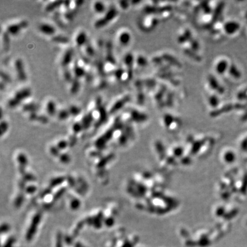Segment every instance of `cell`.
Masks as SVG:
<instances>
[{
  "mask_svg": "<svg viewBox=\"0 0 247 247\" xmlns=\"http://www.w3.org/2000/svg\"><path fill=\"white\" fill-rule=\"evenodd\" d=\"M29 118L32 120H35V121H38L40 122H47V117L46 116L44 115H40L37 114V113H31L29 116Z\"/></svg>",
  "mask_w": 247,
  "mask_h": 247,
  "instance_id": "603a6c76",
  "label": "cell"
},
{
  "mask_svg": "<svg viewBox=\"0 0 247 247\" xmlns=\"http://www.w3.org/2000/svg\"><path fill=\"white\" fill-rule=\"evenodd\" d=\"M38 30L42 34L52 37L56 35V28L53 25L47 22H44L38 26Z\"/></svg>",
  "mask_w": 247,
  "mask_h": 247,
  "instance_id": "8992f818",
  "label": "cell"
},
{
  "mask_svg": "<svg viewBox=\"0 0 247 247\" xmlns=\"http://www.w3.org/2000/svg\"><path fill=\"white\" fill-rule=\"evenodd\" d=\"M29 27V22L26 20L20 21L16 23L9 25L7 27L6 32L9 36H16L24 29Z\"/></svg>",
  "mask_w": 247,
  "mask_h": 247,
  "instance_id": "3957f363",
  "label": "cell"
},
{
  "mask_svg": "<svg viewBox=\"0 0 247 247\" xmlns=\"http://www.w3.org/2000/svg\"><path fill=\"white\" fill-rule=\"evenodd\" d=\"M63 77L65 81L69 84H71L75 78L73 72L68 68H63Z\"/></svg>",
  "mask_w": 247,
  "mask_h": 247,
  "instance_id": "ffe728a7",
  "label": "cell"
},
{
  "mask_svg": "<svg viewBox=\"0 0 247 247\" xmlns=\"http://www.w3.org/2000/svg\"><path fill=\"white\" fill-rule=\"evenodd\" d=\"M93 10L97 14H104L107 11L105 3L102 1H96L93 5Z\"/></svg>",
  "mask_w": 247,
  "mask_h": 247,
  "instance_id": "ac0fdd59",
  "label": "cell"
},
{
  "mask_svg": "<svg viewBox=\"0 0 247 247\" xmlns=\"http://www.w3.org/2000/svg\"><path fill=\"white\" fill-rule=\"evenodd\" d=\"M72 2V1H64V3H63V6L62 7H64L65 9H66L67 10L70 9Z\"/></svg>",
  "mask_w": 247,
  "mask_h": 247,
  "instance_id": "d6a6232c",
  "label": "cell"
},
{
  "mask_svg": "<svg viewBox=\"0 0 247 247\" xmlns=\"http://www.w3.org/2000/svg\"><path fill=\"white\" fill-rule=\"evenodd\" d=\"M84 3V1H80V0H78V1H76L74 2V5L76 8H79L80 7H82L83 5V4Z\"/></svg>",
  "mask_w": 247,
  "mask_h": 247,
  "instance_id": "1f68e13d",
  "label": "cell"
},
{
  "mask_svg": "<svg viewBox=\"0 0 247 247\" xmlns=\"http://www.w3.org/2000/svg\"><path fill=\"white\" fill-rule=\"evenodd\" d=\"M1 78L2 79V82L4 83H11L12 82V78L10 77L9 75L7 73L2 71L1 72Z\"/></svg>",
  "mask_w": 247,
  "mask_h": 247,
  "instance_id": "83f0119b",
  "label": "cell"
},
{
  "mask_svg": "<svg viewBox=\"0 0 247 247\" xmlns=\"http://www.w3.org/2000/svg\"><path fill=\"white\" fill-rule=\"evenodd\" d=\"M228 72L230 74L235 78H239L241 76V73L240 70L237 68L236 66L234 65L230 66Z\"/></svg>",
  "mask_w": 247,
  "mask_h": 247,
  "instance_id": "7402d4cb",
  "label": "cell"
},
{
  "mask_svg": "<svg viewBox=\"0 0 247 247\" xmlns=\"http://www.w3.org/2000/svg\"><path fill=\"white\" fill-rule=\"evenodd\" d=\"M68 111L69 112L70 115L73 116H78L82 112V109L79 107L78 105H71L68 108Z\"/></svg>",
  "mask_w": 247,
  "mask_h": 247,
  "instance_id": "cb8c5ba5",
  "label": "cell"
},
{
  "mask_svg": "<svg viewBox=\"0 0 247 247\" xmlns=\"http://www.w3.org/2000/svg\"><path fill=\"white\" fill-rule=\"evenodd\" d=\"M230 65L225 59H222L217 62L215 65V69L217 73L219 75H223L225 72L228 71Z\"/></svg>",
  "mask_w": 247,
  "mask_h": 247,
  "instance_id": "7c38bea8",
  "label": "cell"
},
{
  "mask_svg": "<svg viewBox=\"0 0 247 247\" xmlns=\"http://www.w3.org/2000/svg\"><path fill=\"white\" fill-rule=\"evenodd\" d=\"M119 3H120V6L121 7V8H122L123 10H124V9L125 10V9H128V7L129 6L128 2V1H120Z\"/></svg>",
  "mask_w": 247,
  "mask_h": 247,
  "instance_id": "4dcf8cb0",
  "label": "cell"
},
{
  "mask_svg": "<svg viewBox=\"0 0 247 247\" xmlns=\"http://www.w3.org/2000/svg\"><path fill=\"white\" fill-rule=\"evenodd\" d=\"M77 12L75 11V9H68L65 13L64 18L68 21H72L75 17L76 14Z\"/></svg>",
  "mask_w": 247,
  "mask_h": 247,
  "instance_id": "4316f807",
  "label": "cell"
},
{
  "mask_svg": "<svg viewBox=\"0 0 247 247\" xmlns=\"http://www.w3.org/2000/svg\"><path fill=\"white\" fill-rule=\"evenodd\" d=\"M57 105L56 102L53 100H49L46 104V111L47 114L50 116H54L57 113Z\"/></svg>",
  "mask_w": 247,
  "mask_h": 247,
  "instance_id": "2e32d148",
  "label": "cell"
},
{
  "mask_svg": "<svg viewBox=\"0 0 247 247\" xmlns=\"http://www.w3.org/2000/svg\"><path fill=\"white\" fill-rule=\"evenodd\" d=\"M119 14V11L115 7H110L104 15L96 21L94 27L96 29H100L106 27L114 20Z\"/></svg>",
  "mask_w": 247,
  "mask_h": 247,
  "instance_id": "7a4b0ae2",
  "label": "cell"
},
{
  "mask_svg": "<svg viewBox=\"0 0 247 247\" xmlns=\"http://www.w3.org/2000/svg\"><path fill=\"white\" fill-rule=\"evenodd\" d=\"M3 44H4V48L5 49H8L9 47H10V38H9V35L7 33V32H5L3 34Z\"/></svg>",
  "mask_w": 247,
  "mask_h": 247,
  "instance_id": "f546056e",
  "label": "cell"
},
{
  "mask_svg": "<svg viewBox=\"0 0 247 247\" xmlns=\"http://www.w3.org/2000/svg\"><path fill=\"white\" fill-rule=\"evenodd\" d=\"M73 58H74V50L72 47H69L65 51L62 57L61 64L62 68H68L73 60Z\"/></svg>",
  "mask_w": 247,
  "mask_h": 247,
  "instance_id": "5b68a950",
  "label": "cell"
},
{
  "mask_svg": "<svg viewBox=\"0 0 247 247\" xmlns=\"http://www.w3.org/2000/svg\"><path fill=\"white\" fill-rule=\"evenodd\" d=\"M240 28V25L236 21H230L225 22L224 25V32L229 35H232L237 33Z\"/></svg>",
  "mask_w": 247,
  "mask_h": 247,
  "instance_id": "ba28073f",
  "label": "cell"
},
{
  "mask_svg": "<svg viewBox=\"0 0 247 247\" xmlns=\"http://www.w3.org/2000/svg\"><path fill=\"white\" fill-rule=\"evenodd\" d=\"M125 72L122 68H117L114 71V76L117 80H121Z\"/></svg>",
  "mask_w": 247,
  "mask_h": 247,
  "instance_id": "f1b7e54d",
  "label": "cell"
},
{
  "mask_svg": "<svg viewBox=\"0 0 247 247\" xmlns=\"http://www.w3.org/2000/svg\"><path fill=\"white\" fill-rule=\"evenodd\" d=\"M39 108H40L39 105L34 102L25 103L22 105V111L24 112L30 113V114L37 113Z\"/></svg>",
  "mask_w": 247,
  "mask_h": 247,
  "instance_id": "9a60e30c",
  "label": "cell"
},
{
  "mask_svg": "<svg viewBox=\"0 0 247 247\" xmlns=\"http://www.w3.org/2000/svg\"><path fill=\"white\" fill-rule=\"evenodd\" d=\"M88 41V36L85 31L80 32L75 38L76 44L79 47H85Z\"/></svg>",
  "mask_w": 247,
  "mask_h": 247,
  "instance_id": "8fae6325",
  "label": "cell"
},
{
  "mask_svg": "<svg viewBox=\"0 0 247 247\" xmlns=\"http://www.w3.org/2000/svg\"><path fill=\"white\" fill-rule=\"evenodd\" d=\"M85 51L86 55L91 57H95L96 54V52L95 50V47L89 41H88L87 44L85 46Z\"/></svg>",
  "mask_w": 247,
  "mask_h": 247,
  "instance_id": "44dd1931",
  "label": "cell"
},
{
  "mask_svg": "<svg viewBox=\"0 0 247 247\" xmlns=\"http://www.w3.org/2000/svg\"><path fill=\"white\" fill-rule=\"evenodd\" d=\"M225 159L227 160V161H228V162L232 161H234L233 160H234V155L231 153H229V154H228L227 156L225 157Z\"/></svg>",
  "mask_w": 247,
  "mask_h": 247,
  "instance_id": "836d02e7",
  "label": "cell"
},
{
  "mask_svg": "<svg viewBox=\"0 0 247 247\" xmlns=\"http://www.w3.org/2000/svg\"><path fill=\"white\" fill-rule=\"evenodd\" d=\"M73 73L75 78L80 80L83 78L86 75V71L82 65L76 63L74 65V67L73 69Z\"/></svg>",
  "mask_w": 247,
  "mask_h": 247,
  "instance_id": "5bb4252c",
  "label": "cell"
},
{
  "mask_svg": "<svg viewBox=\"0 0 247 247\" xmlns=\"http://www.w3.org/2000/svg\"><path fill=\"white\" fill-rule=\"evenodd\" d=\"M132 40V36L128 31H123L119 34L118 40L122 47H127Z\"/></svg>",
  "mask_w": 247,
  "mask_h": 247,
  "instance_id": "30bf717a",
  "label": "cell"
},
{
  "mask_svg": "<svg viewBox=\"0 0 247 247\" xmlns=\"http://www.w3.org/2000/svg\"><path fill=\"white\" fill-rule=\"evenodd\" d=\"M82 86L80 80L77 78H74L73 81L72 82L71 84V88H70V92L72 95H76L80 91Z\"/></svg>",
  "mask_w": 247,
  "mask_h": 247,
  "instance_id": "d6986e66",
  "label": "cell"
},
{
  "mask_svg": "<svg viewBox=\"0 0 247 247\" xmlns=\"http://www.w3.org/2000/svg\"><path fill=\"white\" fill-rule=\"evenodd\" d=\"M57 115L58 118L60 120H66V119H68L71 115L69 113L68 109H62L60 110L57 112Z\"/></svg>",
  "mask_w": 247,
  "mask_h": 247,
  "instance_id": "d4e9b609",
  "label": "cell"
},
{
  "mask_svg": "<svg viewBox=\"0 0 247 247\" xmlns=\"http://www.w3.org/2000/svg\"><path fill=\"white\" fill-rule=\"evenodd\" d=\"M32 95L31 88H24L17 91L13 96L7 101V104L10 108H16L22 102L30 98Z\"/></svg>",
  "mask_w": 247,
  "mask_h": 247,
  "instance_id": "6da1fadb",
  "label": "cell"
},
{
  "mask_svg": "<svg viewBox=\"0 0 247 247\" xmlns=\"http://www.w3.org/2000/svg\"><path fill=\"white\" fill-rule=\"evenodd\" d=\"M51 40L55 44L66 45L69 43V38L63 35H54L51 38Z\"/></svg>",
  "mask_w": 247,
  "mask_h": 247,
  "instance_id": "e0dca14e",
  "label": "cell"
},
{
  "mask_svg": "<svg viewBox=\"0 0 247 247\" xmlns=\"http://www.w3.org/2000/svg\"><path fill=\"white\" fill-rule=\"evenodd\" d=\"M129 100L130 97L129 96H125L122 98H120L112 105L111 108L109 109V113L111 114H113L116 112H118L126 104V103L129 101Z\"/></svg>",
  "mask_w": 247,
  "mask_h": 247,
  "instance_id": "52a82bcc",
  "label": "cell"
},
{
  "mask_svg": "<svg viewBox=\"0 0 247 247\" xmlns=\"http://www.w3.org/2000/svg\"><path fill=\"white\" fill-rule=\"evenodd\" d=\"M14 68L17 78L21 82L27 80V75L25 71L24 61L21 58H17L14 62Z\"/></svg>",
  "mask_w": 247,
  "mask_h": 247,
  "instance_id": "277c9868",
  "label": "cell"
},
{
  "mask_svg": "<svg viewBox=\"0 0 247 247\" xmlns=\"http://www.w3.org/2000/svg\"><path fill=\"white\" fill-rule=\"evenodd\" d=\"M63 1H51L46 5L45 7V10L47 13L56 12L58 9L63 6Z\"/></svg>",
  "mask_w": 247,
  "mask_h": 247,
  "instance_id": "4fadbf2b",
  "label": "cell"
},
{
  "mask_svg": "<svg viewBox=\"0 0 247 247\" xmlns=\"http://www.w3.org/2000/svg\"><path fill=\"white\" fill-rule=\"evenodd\" d=\"M105 60L109 64L115 66L116 65V60L115 56L113 55L112 44L111 42H108L105 46Z\"/></svg>",
  "mask_w": 247,
  "mask_h": 247,
  "instance_id": "9c48e42d",
  "label": "cell"
},
{
  "mask_svg": "<svg viewBox=\"0 0 247 247\" xmlns=\"http://www.w3.org/2000/svg\"><path fill=\"white\" fill-rule=\"evenodd\" d=\"M93 120V114L91 112H89L84 116L82 120V123L85 126H88L91 123Z\"/></svg>",
  "mask_w": 247,
  "mask_h": 247,
  "instance_id": "484cf974",
  "label": "cell"
}]
</instances>
